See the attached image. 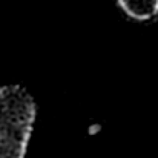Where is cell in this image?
Here are the masks:
<instances>
[{"label":"cell","instance_id":"obj_1","mask_svg":"<svg viewBox=\"0 0 158 158\" xmlns=\"http://www.w3.org/2000/svg\"><path fill=\"white\" fill-rule=\"evenodd\" d=\"M34 117V100L25 88L0 89V158L25 157Z\"/></svg>","mask_w":158,"mask_h":158},{"label":"cell","instance_id":"obj_2","mask_svg":"<svg viewBox=\"0 0 158 158\" xmlns=\"http://www.w3.org/2000/svg\"><path fill=\"white\" fill-rule=\"evenodd\" d=\"M121 8L137 20H148L158 14V0H118Z\"/></svg>","mask_w":158,"mask_h":158}]
</instances>
